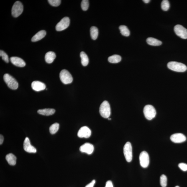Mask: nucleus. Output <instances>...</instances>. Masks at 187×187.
Returning <instances> with one entry per match:
<instances>
[{"label":"nucleus","instance_id":"nucleus-35","mask_svg":"<svg viewBox=\"0 0 187 187\" xmlns=\"http://www.w3.org/2000/svg\"><path fill=\"white\" fill-rule=\"evenodd\" d=\"M4 140V138L3 135H0V145H1L3 143V142Z\"/></svg>","mask_w":187,"mask_h":187},{"label":"nucleus","instance_id":"nucleus-2","mask_svg":"<svg viewBox=\"0 0 187 187\" xmlns=\"http://www.w3.org/2000/svg\"><path fill=\"white\" fill-rule=\"evenodd\" d=\"M100 113L102 117L108 119L111 115V108L109 102L104 101L102 103L100 108Z\"/></svg>","mask_w":187,"mask_h":187},{"label":"nucleus","instance_id":"nucleus-28","mask_svg":"<svg viewBox=\"0 0 187 187\" xmlns=\"http://www.w3.org/2000/svg\"><path fill=\"white\" fill-rule=\"evenodd\" d=\"M167 179V177L165 175H162L160 177V184L162 187H166Z\"/></svg>","mask_w":187,"mask_h":187},{"label":"nucleus","instance_id":"nucleus-13","mask_svg":"<svg viewBox=\"0 0 187 187\" xmlns=\"http://www.w3.org/2000/svg\"><path fill=\"white\" fill-rule=\"evenodd\" d=\"M80 152L86 153L88 155H91L94 150V147L91 144L89 143H86L80 146L79 148Z\"/></svg>","mask_w":187,"mask_h":187},{"label":"nucleus","instance_id":"nucleus-38","mask_svg":"<svg viewBox=\"0 0 187 187\" xmlns=\"http://www.w3.org/2000/svg\"><path fill=\"white\" fill-rule=\"evenodd\" d=\"M175 187H180L179 186H175Z\"/></svg>","mask_w":187,"mask_h":187},{"label":"nucleus","instance_id":"nucleus-3","mask_svg":"<svg viewBox=\"0 0 187 187\" xmlns=\"http://www.w3.org/2000/svg\"><path fill=\"white\" fill-rule=\"evenodd\" d=\"M4 79L7 86L11 89L15 90L18 88L19 84L17 81L9 74H5L4 76Z\"/></svg>","mask_w":187,"mask_h":187},{"label":"nucleus","instance_id":"nucleus-5","mask_svg":"<svg viewBox=\"0 0 187 187\" xmlns=\"http://www.w3.org/2000/svg\"><path fill=\"white\" fill-rule=\"evenodd\" d=\"M60 78L61 81L65 84H69L73 81V77L71 74L65 69L62 70L60 72Z\"/></svg>","mask_w":187,"mask_h":187},{"label":"nucleus","instance_id":"nucleus-27","mask_svg":"<svg viewBox=\"0 0 187 187\" xmlns=\"http://www.w3.org/2000/svg\"><path fill=\"white\" fill-rule=\"evenodd\" d=\"M170 4L168 0H164L161 3V8L164 11H168L169 9Z\"/></svg>","mask_w":187,"mask_h":187},{"label":"nucleus","instance_id":"nucleus-30","mask_svg":"<svg viewBox=\"0 0 187 187\" xmlns=\"http://www.w3.org/2000/svg\"><path fill=\"white\" fill-rule=\"evenodd\" d=\"M0 56L2 57V59L6 63H9V57L7 54L3 50L0 51Z\"/></svg>","mask_w":187,"mask_h":187},{"label":"nucleus","instance_id":"nucleus-34","mask_svg":"<svg viewBox=\"0 0 187 187\" xmlns=\"http://www.w3.org/2000/svg\"><path fill=\"white\" fill-rule=\"evenodd\" d=\"M96 181L95 180H93L91 183H89V184L87 185L85 187H93L94 186L95 183H96Z\"/></svg>","mask_w":187,"mask_h":187},{"label":"nucleus","instance_id":"nucleus-1","mask_svg":"<svg viewBox=\"0 0 187 187\" xmlns=\"http://www.w3.org/2000/svg\"><path fill=\"white\" fill-rule=\"evenodd\" d=\"M167 67L170 70L178 72H184L186 71L187 67L186 65L180 62L172 61L167 64Z\"/></svg>","mask_w":187,"mask_h":187},{"label":"nucleus","instance_id":"nucleus-26","mask_svg":"<svg viewBox=\"0 0 187 187\" xmlns=\"http://www.w3.org/2000/svg\"><path fill=\"white\" fill-rule=\"evenodd\" d=\"M59 128V124L58 123H55L52 124L49 128V131L51 134H55L58 132Z\"/></svg>","mask_w":187,"mask_h":187},{"label":"nucleus","instance_id":"nucleus-14","mask_svg":"<svg viewBox=\"0 0 187 187\" xmlns=\"http://www.w3.org/2000/svg\"><path fill=\"white\" fill-rule=\"evenodd\" d=\"M23 148L25 152L29 153H35L37 152V149L31 145L30 141L28 137H26L24 141Z\"/></svg>","mask_w":187,"mask_h":187},{"label":"nucleus","instance_id":"nucleus-6","mask_svg":"<svg viewBox=\"0 0 187 187\" xmlns=\"http://www.w3.org/2000/svg\"><path fill=\"white\" fill-rule=\"evenodd\" d=\"M23 11V6L20 1H17L14 3L11 9V14L13 17H17L22 14Z\"/></svg>","mask_w":187,"mask_h":187},{"label":"nucleus","instance_id":"nucleus-17","mask_svg":"<svg viewBox=\"0 0 187 187\" xmlns=\"http://www.w3.org/2000/svg\"><path fill=\"white\" fill-rule=\"evenodd\" d=\"M46 34V32L45 30H41L35 34L32 37L31 41L33 42L37 41L43 38Z\"/></svg>","mask_w":187,"mask_h":187},{"label":"nucleus","instance_id":"nucleus-21","mask_svg":"<svg viewBox=\"0 0 187 187\" xmlns=\"http://www.w3.org/2000/svg\"><path fill=\"white\" fill-rule=\"evenodd\" d=\"M146 41L148 45L155 46L160 45L162 44V42L161 41L152 37H149L148 38Z\"/></svg>","mask_w":187,"mask_h":187},{"label":"nucleus","instance_id":"nucleus-18","mask_svg":"<svg viewBox=\"0 0 187 187\" xmlns=\"http://www.w3.org/2000/svg\"><path fill=\"white\" fill-rule=\"evenodd\" d=\"M55 58V52L52 51L47 52L45 55V60L47 63H52L54 61Z\"/></svg>","mask_w":187,"mask_h":187},{"label":"nucleus","instance_id":"nucleus-24","mask_svg":"<svg viewBox=\"0 0 187 187\" xmlns=\"http://www.w3.org/2000/svg\"><path fill=\"white\" fill-rule=\"evenodd\" d=\"M90 34L92 39L93 40H96L98 35V30L97 28L95 27H91L90 29Z\"/></svg>","mask_w":187,"mask_h":187},{"label":"nucleus","instance_id":"nucleus-16","mask_svg":"<svg viewBox=\"0 0 187 187\" xmlns=\"http://www.w3.org/2000/svg\"><path fill=\"white\" fill-rule=\"evenodd\" d=\"M10 61L11 63L16 66L23 67L25 66L26 65L25 62L22 59L19 57H11Z\"/></svg>","mask_w":187,"mask_h":187},{"label":"nucleus","instance_id":"nucleus-8","mask_svg":"<svg viewBox=\"0 0 187 187\" xmlns=\"http://www.w3.org/2000/svg\"><path fill=\"white\" fill-rule=\"evenodd\" d=\"M139 161L141 166L143 168H147L149 164V157L148 153L145 151L141 152L139 156Z\"/></svg>","mask_w":187,"mask_h":187},{"label":"nucleus","instance_id":"nucleus-10","mask_svg":"<svg viewBox=\"0 0 187 187\" xmlns=\"http://www.w3.org/2000/svg\"><path fill=\"white\" fill-rule=\"evenodd\" d=\"M70 19L68 17L63 18L56 26V30L58 31H61L65 30L68 28L69 25Z\"/></svg>","mask_w":187,"mask_h":187},{"label":"nucleus","instance_id":"nucleus-29","mask_svg":"<svg viewBox=\"0 0 187 187\" xmlns=\"http://www.w3.org/2000/svg\"><path fill=\"white\" fill-rule=\"evenodd\" d=\"M89 1L87 0H83L81 3V9L83 11H86L89 7Z\"/></svg>","mask_w":187,"mask_h":187},{"label":"nucleus","instance_id":"nucleus-19","mask_svg":"<svg viewBox=\"0 0 187 187\" xmlns=\"http://www.w3.org/2000/svg\"><path fill=\"white\" fill-rule=\"evenodd\" d=\"M55 110L53 109H45L39 110L37 111L39 114L42 115L49 116L55 114Z\"/></svg>","mask_w":187,"mask_h":187},{"label":"nucleus","instance_id":"nucleus-11","mask_svg":"<svg viewBox=\"0 0 187 187\" xmlns=\"http://www.w3.org/2000/svg\"><path fill=\"white\" fill-rule=\"evenodd\" d=\"M91 135V131L89 128L86 126L82 127L78 131L77 135L80 138H87Z\"/></svg>","mask_w":187,"mask_h":187},{"label":"nucleus","instance_id":"nucleus-31","mask_svg":"<svg viewBox=\"0 0 187 187\" xmlns=\"http://www.w3.org/2000/svg\"><path fill=\"white\" fill-rule=\"evenodd\" d=\"M48 1L52 6L57 7L60 5L61 1L60 0H49Z\"/></svg>","mask_w":187,"mask_h":187},{"label":"nucleus","instance_id":"nucleus-15","mask_svg":"<svg viewBox=\"0 0 187 187\" xmlns=\"http://www.w3.org/2000/svg\"><path fill=\"white\" fill-rule=\"evenodd\" d=\"M33 89L35 91H39L45 90L46 85L43 83L38 81H33L31 84Z\"/></svg>","mask_w":187,"mask_h":187},{"label":"nucleus","instance_id":"nucleus-4","mask_svg":"<svg viewBox=\"0 0 187 187\" xmlns=\"http://www.w3.org/2000/svg\"><path fill=\"white\" fill-rule=\"evenodd\" d=\"M144 114L146 119L148 120H151L155 117L156 112L153 106L147 105L144 108Z\"/></svg>","mask_w":187,"mask_h":187},{"label":"nucleus","instance_id":"nucleus-36","mask_svg":"<svg viewBox=\"0 0 187 187\" xmlns=\"http://www.w3.org/2000/svg\"><path fill=\"white\" fill-rule=\"evenodd\" d=\"M143 1L144 3H146V4H147V3H148L150 1V0H144V1Z\"/></svg>","mask_w":187,"mask_h":187},{"label":"nucleus","instance_id":"nucleus-23","mask_svg":"<svg viewBox=\"0 0 187 187\" xmlns=\"http://www.w3.org/2000/svg\"><path fill=\"white\" fill-rule=\"evenodd\" d=\"M108 61L111 63H116L121 61V57L120 55H115L109 57Z\"/></svg>","mask_w":187,"mask_h":187},{"label":"nucleus","instance_id":"nucleus-20","mask_svg":"<svg viewBox=\"0 0 187 187\" xmlns=\"http://www.w3.org/2000/svg\"><path fill=\"white\" fill-rule=\"evenodd\" d=\"M6 159L9 164L11 166L16 165V157L13 154L10 153L6 156Z\"/></svg>","mask_w":187,"mask_h":187},{"label":"nucleus","instance_id":"nucleus-33","mask_svg":"<svg viewBox=\"0 0 187 187\" xmlns=\"http://www.w3.org/2000/svg\"><path fill=\"white\" fill-rule=\"evenodd\" d=\"M105 187H114L112 182L111 180H108L106 182Z\"/></svg>","mask_w":187,"mask_h":187},{"label":"nucleus","instance_id":"nucleus-32","mask_svg":"<svg viewBox=\"0 0 187 187\" xmlns=\"http://www.w3.org/2000/svg\"><path fill=\"white\" fill-rule=\"evenodd\" d=\"M180 170L182 171L186 172L187 171V164L184 163H180L178 165Z\"/></svg>","mask_w":187,"mask_h":187},{"label":"nucleus","instance_id":"nucleus-12","mask_svg":"<svg viewBox=\"0 0 187 187\" xmlns=\"http://www.w3.org/2000/svg\"><path fill=\"white\" fill-rule=\"evenodd\" d=\"M170 140L175 143H181L186 140V137L183 134L177 133L172 134L170 137Z\"/></svg>","mask_w":187,"mask_h":187},{"label":"nucleus","instance_id":"nucleus-7","mask_svg":"<svg viewBox=\"0 0 187 187\" xmlns=\"http://www.w3.org/2000/svg\"><path fill=\"white\" fill-rule=\"evenodd\" d=\"M124 153L126 160L128 162H130L132 159V147L130 142H128L124 145Z\"/></svg>","mask_w":187,"mask_h":187},{"label":"nucleus","instance_id":"nucleus-37","mask_svg":"<svg viewBox=\"0 0 187 187\" xmlns=\"http://www.w3.org/2000/svg\"><path fill=\"white\" fill-rule=\"evenodd\" d=\"M108 120H111V119H109V118H108Z\"/></svg>","mask_w":187,"mask_h":187},{"label":"nucleus","instance_id":"nucleus-22","mask_svg":"<svg viewBox=\"0 0 187 187\" xmlns=\"http://www.w3.org/2000/svg\"><path fill=\"white\" fill-rule=\"evenodd\" d=\"M80 57L81 58V63L83 66H86L89 63V59L87 55L84 52H81L80 53Z\"/></svg>","mask_w":187,"mask_h":187},{"label":"nucleus","instance_id":"nucleus-9","mask_svg":"<svg viewBox=\"0 0 187 187\" xmlns=\"http://www.w3.org/2000/svg\"><path fill=\"white\" fill-rule=\"evenodd\" d=\"M176 35L182 39H187V29L180 25H177L174 28Z\"/></svg>","mask_w":187,"mask_h":187},{"label":"nucleus","instance_id":"nucleus-25","mask_svg":"<svg viewBox=\"0 0 187 187\" xmlns=\"http://www.w3.org/2000/svg\"><path fill=\"white\" fill-rule=\"evenodd\" d=\"M121 34L125 37H128L130 34V32L128 28L125 25H121L119 27Z\"/></svg>","mask_w":187,"mask_h":187}]
</instances>
